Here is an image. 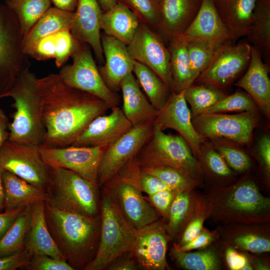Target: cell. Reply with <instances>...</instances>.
<instances>
[{
	"instance_id": "60",
	"label": "cell",
	"mask_w": 270,
	"mask_h": 270,
	"mask_svg": "<svg viewBox=\"0 0 270 270\" xmlns=\"http://www.w3.org/2000/svg\"><path fill=\"white\" fill-rule=\"evenodd\" d=\"M3 169L0 166V212H2L4 209V193L2 181Z\"/></svg>"
},
{
	"instance_id": "30",
	"label": "cell",
	"mask_w": 270,
	"mask_h": 270,
	"mask_svg": "<svg viewBox=\"0 0 270 270\" xmlns=\"http://www.w3.org/2000/svg\"><path fill=\"white\" fill-rule=\"evenodd\" d=\"M140 22L131 10L117 2L110 10L102 13L100 28L106 34L128 45L132 40Z\"/></svg>"
},
{
	"instance_id": "45",
	"label": "cell",
	"mask_w": 270,
	"mask_h": 270,
	"mask_svg": "<svg viewBox=\"0 0 270 270\" xmlns=\"http://www.w3.org/2000/svg\"><path fill=\"white\" fill-rule=\"evenodd\" d=\"M198 160L202 168L204 166L216 176L227 178L233 174L232 170L224 159L207 140L200 146Z\"/></svg>"
},
{
	"instance_id": "8",
	"label": "cell",
	"mask_w": 270,
	"mask_h": 270,
	"mask_svg": "<svg viewBox=\"0 0 270 270\" xmlns=\"http://www.w3.org/2000/svg\"><path fill=\"white\" fill-rule=\"evenodd\" d=\"M23 38L16 15L5 4H0V98L30 67Z\"/></svg>"
},
{
	"instance_id": "34",
	"label": "cell",
	"mask_w": 270,
	"mask_h": 270,
	"mask_svg": "<svg viewBox=\"0 0 270 270\" xmlns=\"http://www.w3.org/2000/svg\"><path fill=\"white\" fill-rule=\"evenodd\" d=\"M132 72L150 102L158 110H160L172 93L170 88L154 71L135 60Z\"/></svg>"
},
{
	"instance_id": "9",
	"label": "cell",
	"mask_w": 270,
	"mask_h": 270,
	"mask_svg": "<svg viewBox=\"0 0 270 270\" xmlns=\"http://www.w3.org/2000/svg\"><path fill=\"white\" fill-rule=\"evenodd\" d=\"M259 110L202 114L192 118L196 130L204 138L224 139L242 146L252 142L254 130L260 123Z\"/></svg>"
},
{
	"instance_id": "58",
	"label": "cell",
	"mask_w": 270,
	"mask_h": 270,
	"mask_svg": "<svg viewBox=\"0 0 270 270\" xmlns=\"http://www.w3.org/2000/svg\"><path fill=\"white\" fill-rule=\"evenodd\" d=\"M54 7L68 12H74L78 0H50Z\"/></svg>"
},
{
	"instance_id": "26",
	"label": "cell",
	"mask_w": 270,
	"mask_h": 270,
	"mask_svg": "<svg viewBox=\"0 0 270 270\" xmlns=\"http://www.w3.org/2000/svg\"><path fill=\"white\" fill-rule=\"evenodd\" d=\"M257 0H212L217 12L232 40L246 36Z\"/></svg>"
},
{
	"instance_id": "36",
	"label": "cell",
	"mask_w": 270,
	"mask_h": 270,
	"mask_svg": "<svg viewBox=\"0 0 270 270\" xmlns=\"http://www.w3.org/2000/svg\"><path fill=\"white\" fill-rule=\"evenodd\" d=\"M4 4L15 14L21 32L25 36L51 8L50 0H6Z\"/></svg>"
},
{
	"instance_id": "7",
	"label": "cell",
	"mask_w": 270,
	"mask_h": 270,
	"mask_svg": "<svg viewBox=\"0 0 270 270\" xmlns=\"http://www.w3.org/2000/svg\"><path fill=\"white\" fill-rule=\"evenodd\" d=\"M138 155L140 168L168 166L182 170L198 179L204 173L190 146L179 134L154 130L150 139Z\"/></svg>"
},
{
	"instance_id": "23",
	"label": "cell",
	"mask_w": 270,
	"mask_h": 270,
	"mask_svg": "<svg viewBox=\"0 0 270 270\" xmlns=\"http://www.w3.org/2000/svg\"><path fill=\"white\" fill-rule=\"evenodd\" d=\"M202 0H162L157 32L164 41L182 34L197 14Z\"/></svg>"
},
{
	"instance_id": "19",
	"label": "cell",
	"mask_w": 270,
	"mask_h": 270,
	"mask_svg": "<svg viewBox=\"0 0 270 270\" xmlns=\"http://www.w3.org/2000/svg\"><path fill=\"white\" fill-rule=\"evenodd\" d=\"M106 115L94 118L71 145L78 146H109L133 126L118 106Z\"/></svg>"
},
{
	"instance_id": "54",
	"label": "cell",
	"mask_w": 270,
	"mask_h": 270,
	"mask_svg": "<svg viewBox=\"0 0 270 270\" xmlns=\"http://www.w3.org/2000/svg\"><path fill=\"white\" fill-rule=\"evenodd\" d=\"M26 206H20L5 210L4 212H0V239Z\"/></svg>"
},
{
	"instance_id": "41",
	"label": "cell",
	"mask_w": 270,
	"mask_h": 270,
	"mask_svg": "<svg viewBox=\"0 0 270 270\" xmlns=\"http://www.w3.org/2000/svg\"><path fill=\"white\" fill-rule=\"evenodd\" d=\"M176 264L188 270H215L220 268V262L216 252L212 250L196 252H183L176 246L170 251Z\"/></svg>"
},
{
	"instance_id": "51",
	"label": "cell",
	"mask_w": 270,
	"mask_h": 270,
	"mask_svg": "<svg viewBox=\"0 0 270 270\" xmlns=\"http://www.w3.org/2000/svg\"><path fill=\"white\" fill-rule=\"evenodd\" d=\"M138 183L142 190L148 196L162 190H172L158 178L143 172L140 169L138 176Z\"/></svg>"
},
{
	"instance_id": "18",
	"label": "cell",
	"mask_w": 270,
	"mask_h": 270,
	"mask_svg": "<svg viewBox=\"0 0 270 270\" xmlns=\"http://www.w3.org/2000/svg\"><path fill=\"white\" fill-rule=\"evenodd\" d=\"M168 238L166 226L158 220L136 230L130 252L139 267L146 270H164L168 268Z\"/></svg>"
},
{
	"instance_id": "17",
	"label": "cell",
	"mask_w": 270,
	"mask_h": 270,
	"mask_svg": "<svg viewBox=\"0 0 270 270\" xmlns=\"http://www.w3.org/2000/svg\"><path fill=\"white\" fill-rule=\"evenodd\" d=\"M153 126L154 130L164 131L171 128L176 131L186 140L198 159L200 146L206 139L196 130L192 124L184 90L178 93L172 92L166 104L158 111Z\"/></svg>"
},
{
	"instance_id": "39",
	"label": "cell",
	"mask_w": 270,
	"mask_h": 270,
	"mask_svg": "<svg viewBox=\"0 0 270 270\" xmlns=\"http://www.w3.org/2000/svg\"><path fill=\"white\" fill-rule=\"evenodd\" d=\"M191 192H178L176 193L170 206L166 226L170 237L175 238L181 231L190 218L195 206Z\"/></svg>"
},
{
	"instance_id": "50",
	"label": "cell",
	"mask_w": 270,
	"mask_h": 270,
	"mask_svg": "<svg viewBox=\"0 0 270 270\" xmlns=\"http://www.w3.org/2000/svg\"><path fill=\"white\" fill-rule=\"evenodd\" d=\"M176 192L170 190H164L149 196L152 206L158 213L168 218L169 210Z\"/></svg>"
},
{
	"instance_id": "25",
	"label": "cell",
	"mask_w": 270,
	"mask_h": 270,
	"mask_svg": "<svg viewBox=\"0 0 270 270\" xmlns=\"http://www.w3.org/2000/svg\"><path fill=\"white\" fill-rule=\"evenodd\" d=\"M78 40L70 30H64L35 41L24 50L29 57L38 60L54 58L58 68L65 64L72 56Z\"/></svg>"
},
{
	"instance_id": "21",
	"label": "cell",
	"mask_w": 270,
	"mask_h": 270,
	"mask_svg": "<svg viewBox=\"0 0 270 270\" xmlns=\"http://www.w3.org/2000/svg\"><path fill=\"white\" fill-rule=\"evenodd\" d=\"M101 42L105 62L98 68L107 86L116 92L123 79L132 72L134 60L126 45L118 39L104 34L101 35Z\"/></svg>"
},
{
	"instance_id": "62",
	"label": "cell",
	"mask_w": 270,
	"mask_h": 270,
	"mask_svg": "<svg viewBox=\"0 0 270 270\" xmlns=\"http://www.w3.org/2000/svg\"></svg>"
},
{
	"instance_id": "10",
	"label": "cell",
	"mask_w": 270,
	"mask_h": 270,
	"mask_svg": "<svg viewBox=\"0 0 270 270\" xmlns=\"http://www.w3.org/2000/svg\"><path fill=\"white\" fill-rule=\"evenodd\" d=\"M71 57L72 63L62 66L58 73L64 82L72 88L102 100L111 108L118 106L120 98L104 82L90 46L78 40Z\"/></svg>"
},
{
	"instance_id": "28",
	"label": "cell",
	"mask_w": 270,
	"mask_h": 270,
	"mask_svg": "<svg viewBox=\"0 0 270 270\" xmlns=\"http://www.w3.org/2000/svg\"><path fill=\"white\" fill-rule=\"evenodd\" d=\"M120 89L123 100L122 110L132 126L145 121H154L158 110L147 100L132 72L123 79Z\"/></svg>"
},
{
	"instance_id": "56",
	"label": "cell",
	"mask_w": 270,
	"mask_h": 270,
	"mask_svg": "<svg viewBox=\"0 0 270 270\" xmlns=\"http://www.w3.org/2000/svg\"><path fill=\"white\" fill-rule=\"evenodd\" d=\"M128 256L121 255L112 262L106 268L111 270H136L138 266L136 264L134 258L131 252H128ZM137 263V262H136Z\"/></svg>"
},
{
	"instance_id": "42",
	"label": "cell",
	"mask_w": 270,
	"mask_h": 270,
	"mask_svg": "<svg viewBox=\"0 0 270 270\" xmlns=\"http://www.w3.org/2000/svg\"><path fill=\"white\" fill-rule=\"evenodd\" d=\"M210 142L230 168L243 172L252 167V160L240 147L242 146L224 139L212 140Z\"/></svg>"
},
{
	"instance_id": "12",
	"label": "cell",
	"mask_w": 270,
	"mask_h": 270,
	"mask_svg": "<svg viewBox=\"0 0 270 270\" xmlns=\"http://www.w3.org/2000/svg\"><path fill=\"white\" fill-rule=\"evenodd\" d=\"M0 166L37 187L46 189L51 168L42 159L39 146L8 139L0 148Z\"/></svg>"
},
{
	"instance_id": "53",
	"label": "cell",
	"mask_w": 270,
	"mask_h": 270,
	"mask_svg": "<svg viewBox=\"0 0 270 270\" xmlns=\"http://www.w3.org/2000/svg\"><path fill=\"white\" fill-rule=\"evenodd\" d=\"M212 234L202 229L200 233L191 241L182 246H176L181 251L189 252L195 249L206 248L212 242Z\"/></svg>"
},
{
	"instance_id": "61",
	"label": "cell",
	"mask_w": 270,
	"mask_h": 270,
	"mask_svg": "<svg viewBox=\"0 0 270 270\" xmlns=\"http://www.w3.org/2000/svg\"><path fill=\"white\" fill-rule=\"evenodd\" d=\"M154 0L160 5L162 0Z\"/></svg>"
},
{
	"instance_id": "44",
	"label": "cell",
	"mask_w": 270,
	"mask_h": 270,
	"mask_svg": "<svg viewBox=\"0 0 270 270\" xmlns=\"http://www.w3.org/2000/svg\"><path fill=\"white\" fill-rule=\"evenodd\" d=\"M131 10L140 21L157 32L160 20L159 4L154 0H116Z\"/></svg>"
},
{
	"instance_id": "49",
	"label": "cell",
	"mask_w": 270,
	"mask_h": 270,
	"mask_svg": "<svg viewBox=\"0 0 270 270\" xmlns=\"http://www.w3.org/2000/svg\"><path fill=\"white\" fill-rule=\"evenodd\" d=\"M32 254V252L26 248L20 252L8 256H0V270H14L26 266Z\"/></svg>"
},
{
	"instance_id": "43",
	"label": "cell",
	"mask_w": 270,
	"mask_h": 270,
	"mask_svg": "<svg viewBox=\"0 0 270 270\" xmlns=\"http://www.w3.org/2000/svg\"><path fill=\"white\" fill-rule=\"evenodd\" d=\"M253 110H259L254 101L246 92L239 90L228 95L202 114L238 113Z\"/></svg>"
},
{
	"instance_id": "2",
	"label": "cell",
	"mask_w": 270,
	"mask_h": 270,
	"mask_svg": "<svg viewBox=\"0 0 270 270\" xmlns=\"http://www.w3.org/2000/svg\"><path fill=\"white\" fill-rule=\"evenodd\" d=\"M45 214L50 233L66 260L74 270L86 266L100 239V218L58 209L46 202Z\"/></svg>"
},
{
	"instance_id": "13",
	"label": "cell",
	"mask_w": 270,
	"mask_h": 270,
	"mask_svg": "<svg viewBox=\"0 0 270 270\" xmlns=\"http://www.w3.org/2000/svg\"><path fill=\"white\" fill-rule=\"evenodd\" d=\"M153 120L134 126L104 152L98 172V185L105 184L134 158L152 136Z\"/></svg>"
},
{
	"instance_id": "27",
	"label": "cell",
	"mask_w": 270,
	"mask_h": 270,
	"mask_svg": "<svg viewBox=\"0 0 270 270\" xmlns=\"http://www.w3.org/2000/svg\"><path fill=\"white\" fill-rule=\"evenodd\" d=\"M26 238V248L33 254H44L66 260L48 228L44 201L31 205L30 224Z\"/></svg>"
},
{
	"instance_id": "11",
	"label": "cell",
	"mask_w": 270,
	"mask_h": 270,
	"mask_svg": "<svg viewBox=\"0 0 270 270\" xmlns=\"http://www.w3.org/2000/svg\"><path fill=\"white\" fill-rule=\"evenodd\" d=\"M134 158L130 176L118 174L106 184H108V188L114 195L126 220L138 230L158 220L159 214L142 195L138 183L140 166L137 159Z\"/></svg>"
},
{
	"instance_id": "57",
	"label": "cell",
	"mask_w": 270,
	"mask_h": 270,
	"mask_svg": "<svg viewBox=\"0 0 270 270\" xmlns=\"http://www.w3.org/2000/svg\"><path fill=\"white\" fill-rule=\"evenodd\" d=\"M8 120L4 111L0 108V148L9 137Z\"/></svg>"
},
{
	"instance_id": "14",
	"label": "cell",
	"mask_w": 270,
	"mask_h": 270,
	"mask_svg": "<svg viewBox=\"0 0 270 270\" xmlns=\"http://www.w3.org/2000/svg\"><path fill=\"white\" fill-rule=\"evenodd\" d=\"M234 43L228 42L222 48L194 84L224 90L236 80L248 66L252 46L248 42H241L236 44Z\"/></svg>"
},
{
	"instance_id": "55",
	"label": "cell",
	"mask_w": 270,
	"mask_h": 270,
	"mask_svg": "<svg viewBox=\"0 0 270 270\" xmlns=\"http://www.w3.org/2000/svg\"><path fill=\"white\" fill-rule=\"evenodd\" d=\"M226 259L229 268L232 270H242L245 266L249 264L244 255L240 254L232 248L226 249Z\"/></svg>"
},
{
	"instance_id": "46",
	"label": "cell",
	"mask_w": 270,
	"mask_h": 270,
	"mask_svg": "<svg viewBox=\"0 0 270 270\" xmlns=\"http://www.w3.org/2000/svg\"><path fill=\"white\" fill-rule=\"evenodd\" d=\"M232 244L242 250L254 253L270 251V240L262 234L248 232L238 234L231 239Z\"/></svg>"
},
{
	"instance_id": "20",
	"label": "cell",
	"mask_w": 270,
	"mask_h": 270,
	"mask_svg": "<svg viewBox=\"0 0 270 270\" xmlns=\"http://www.w3.org/2000/svg\"><path fill=\"white\" fill-rule=\"evenodd\" d=\"M102 13L97 0H78L70 29L77 40L90 46L100 63L104 60L100 34Z\"/></svg>"
},
{
	"instance_id": "38",
	"label": "cell",
	"mask_w": 270,
	"mask_h": 270,
	"mask_svg": "<svg viewBox=\"0 0 270 270\" xmlns=\"http://www.w3.org/2000/svg\"><path fill=\"white\" fill-rule=\"evenodd\" d=\"M186 42L194 82L208 66L222 48L228 42H233L216 43L198 40Z\"/></svg>"
},
{
	"instance_id": "48",
	"label": "cell",
	"mask_w": 270,
	"mask_h": 270,
	"mask_svg": "<svg viewBox=\"0 0 270 270\" xmlns=\"http://www.w3.org/2000/svg\"><path fill=\"white\" fill-rule=\"evenodd\" d=\"M256 154L263 172L267 178L270 174V136L269 134L262 135L257 142Z\"/></svg>"
},
{
	"instance_id": "22",
	"label": "cell",
	"mask_w": 270,
	"mask_h": 270,
	"mask_svg": "<svg viewBox=\"0 0 270 270\" xmlns=\"http://www.w3.org/2000/svg\"><path fill=\"white\" fill-rule=\"evenodd\" d=\"M270 68L258 51L252 46L250 60L247 70L234 83L252 98L268 120L270 119Z\"/></svg>"
},
{
	"instance_id": "59",
	"label": "cell",
	"mask_w": 270,
	"mask_h": 270,
	"mask_svg": "<svg viewBox=\"0 0 270 270\" xmlns=\"http://www.w3.org/2000/svg\"><path fill=\"white\" fill-rule=\"evenodd\" d=\"M103 12L110 10L117 4L116 0H97Z\"/></svg>"
},
{
	"instance_id": "5",
	"label": "cell",
	"mask_w": 270,
	"mask_h": 270,
	"mask_svg": "<svg viewBox=\"0 0 270 270\" xmlns=\"http://www.w3.org/2000/svg\"><path fill=\"white\" fill-rule=\"evenodd\" d=\"M136 230L126 220L112 191L104 189L101 200L98 245L86 270H102L118 257L130 252Z\"/></svg>"
},
{
	"instance_id": "47",
	"label": "cell",
	"mask_w": 270,
	"mask_h": 270,
	"mask_svg": "<svg viewBox=\"0 0 270 270\" xmlns=\"http://www.w3.org/2000/svg\"><path fill=\"white\" fill-rule=\"evenodd\" d=\"M33 270H73L74 268L66 260L44 254H33L26 266Z\"/></svg>"
},
{
	"instance_id": "6",
	"label": "cell",
	"mask_w": 270,
	"mask_h": 270,
	"mask_svg": "<svg viewBox=\"0 0 270 270\" xmlns=\"http://www.w3.org/2000/svg\"><path fill=\"white\" fill-rule=\"evenodd\" d=\"M98 186L70 170L51 168L45 202L61 210L98 216Z\"/></svg>"
},
{
	"instance_id": "31",
	"label": "cell",
	"mask_w": 270,
	"mask_h": 270,
	"mask_svg": "<svg viewBox=\"0 0 270 270\" xmlns=\"http://www.w3.org/2000/svg\"><path fill=\"white\" fill-rule=\"evenodd\" d=\"M246 37L270 67V0H257L250 30Z\"/></svg>"
},
{
	"instance_id": "24",
	"label": "cell",
	"mask_w": 270,
	"mask_h": 270,
	"mask_svg": "<svg viewBox=\"0 0 270 270\" xmlns=\"http://www.w3.org/2000/svg\"><path fill=\"white\" fill-rule=\"evenodd\" d=\"M179 36L186 40H198L216 43L233 42L212 0H202L196 17L186 31Z\"/></svg>"
},
{
	"instance_id": "15",
	"label": "cell",
	"mask_w": 270,
	"mask_h": 270,
	"mask_svg": "<svg viewBox=\"0 0 270 270\" xmlns=\"http://www.w3.org/2000/svg\"><path fill=\"white\" fill-rule=\"evenodd\" d=\"M108 146L54 148L40 146L39 150L42 159L50 168L70 170L98 186V168Z\"/></svg>"
},
{
	"instance_id": "40",
	"label": "cell",
	"mask_w": 270,
	"mask_h": 270,
	"mask_svg": "<svg viewBox=\"0 0 270 270\" xmlns=\"http://www.w3.org/2000/svg\"><path fill=\"white\" fill-rule=\"evenodd\" d=\"M140 169L143 172L157 177L176 192H191L198 183V179L182 170L173 167L162 166Z\"/></svg>"
},
{
	"instance_id": "16",
	"label": "cell",
	"mask_w": 270,
	"mask_h": 270,
	"mask_svg": "<svg viewBox=\"0 0 270 270\" xmlns=\"http://www.w3.org/2000/svg\"><path fill=\"white\" fill-rule=\"evenodd\" d=\"M126 46L133 60L154 71L172 91L170 52L161 36L140 22L132 40Z\"/></svg>"
},
{
	"instance_id": "3",
	"label": "cell",
	"mask_w": 270,
	"mask_h": 270,
	"mask_svg": "<svg viewBox=\"0 0 270 270\" xmlns=\"http://www.w3.org/2000/svg\"><path fill=\"white\" fill-rule=\"evenodd\" d=\"M204 204L206 216L224 222L260 224L270 219V199L248 176L230 186L214 189Z\"/></svg>"
},
{
	"instance_id": "35",
	"label": "cell",
	"mask_w": 270,
	"mask_h": 270,
	"mask_svg": "<svg viewBox=\"0 0 270 270\" xmlns=\"http://www.w3.org/2000/svg\"><path fill=\"white\" fill-rule=\"evenodd\" d=\"M30 216L31 206H28L0 239V256H10L26 248Z\"/></svg>"
},
{
	"instance_id": "4",
	"label": "cell",
	"mask_w": 270,
	"mask_h": 270,
	"mask_svg": "<svg viewBox=\"0 0 270 270\" xmlns=\"http://www.w3.org/2000/svg\"><path fill=\"white\" fill-rule=\"evenodd\" d=\"M37 78L30 70L26 71L3 96L12 98L16 110L9 124L10 140L36 146L44 142L46 130Z\"/></svg>"
},
{
	"instance_id": "33",
	"label": "cell",
	"mask_w": 270,
	"mask_h": 270,
	"mask_svg": "<svg viewBox=\"0 0 270 270\" xmlns=\"http://www.w3.org/2000/svg\"><path fill=\"white\" fill-rule=\"evenodd\" d=\"M74 15V12L65 11L56 7L50 8L24 36V51L40 38L62 30H70Z\"/></svg>"
},
{
	"instance_id": "29",
	"label": "cell",
	"mask_w": 270,
	"mask_h": 270,
	"mask_svg": "<svg viewBox=\"0 0 270 270\" xmlns=\"http://www.w3.org/2000/svg\"><path fill=\"white\" fill-rule=\"evenodd\" d=\"M2 181L5 210L46 200V190L37 187L9 172L3 171Z\"/></svg>"
},
{
	"instance_id": "52",
	"label": "cell",
	"mask_w": 270,
	"mask_h": 270,
	"mask_svg": "<svg viewBox=\"0 0 270 270\" xmlns=\"http://www.w3.org/2000/svg\"><path fill=\"white\" fill-rule=\"evenodd\" d=\"M204 213L196 214L189 221L182 234L178 246H182L196 238L202 232L206 218Z\"/></svg>"
},
{
	"instance_id": "1",
	"label": "cell",
	"mask_w": 270,
	"mask_h": 270,
	"mask_svg": "<svg viewBox=\"0 0 270 270\" xmlns=\"http://www.w3.org/2000/svg\"><path fill=\"white\" fill-rule=\"evenodd\" d=\"M46 130L40 146H71L90 123L110 106L96 96L72 88L58 74L37 78Z\"/></svg>"
},
{
	"instance_id": "32",
	"label": "cell",
	"mask_w": 270,
	"mask_h": 270,
	"mask_svg": "<svg viewBox=\"0 0 270 270\" xmlns=\"http://www.w3.org/2000/svg\"><path fill=\"white\" fill-rule=\"evenodd\" d=\"M168 43L172 77V92L178 93L194 83L187 43L180 36L172 38Z\"/></svg>"
},
{
	"instance_id": "37",
	"label": "cell",
	"mask_w": 270,
	"mask_h": 270,
	"mask_svg": "<svg viewBox=\"0 0 270 270\" xmlns=\"http://www.w3.org/2000/svg\"><path fill=\"white\" fill-rule=\"evenodd\" d=\"M184 95L190 107L192 118L202 114L206 109L228 96L224 90L194 83L184 90Z\"/></svg>"
}]
</instances>
